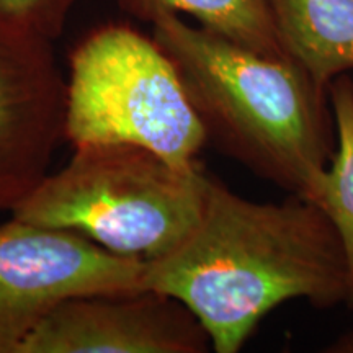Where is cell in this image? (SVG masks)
<instances>
[{
	"instance_id": "cell-1",
	"label": "cell",
	"mask_w": 353,
	"mask_h": 353,
	"mask_svg": "<svg viewBox=\"0 0 353 353\" xmlns=\"http://www.w3.org/2000/svg\"><path fill=\"white\" fill-rule=\"evenodd\" d=\"M143 288L175 298L208 334L211 350L237 353L268 312L291 299L319 309L347 303L337 232L314 201H254L208 175L196 223L144 260Z\"/></svg>"
},
{
	"instance_id": "cell-3",
	"label": "cell",
	"mask_w": 353,
	"mask_h": 353,
	"mask_svg": "<svg viewBox=\"0 0 353 353\" xmlns=\"http://www.w3.org/2000/svg\"><path fill=\"white\" fill-rule=\"evenodd\" d=\"M208 172L182 169L136 144L76 145L69 164L12 211L13 218L81 232L110 252L151 260L196 223Z\"/></svg>"
},
{
	"instance_id": "cell-5",
	"label": "cell",
	"mask_w": 353,
	"mask_h": 353,
	"mask_svg": "<svg viewBox=\"0 0 353 353\" xmlns=\"http://www.w3.org/2000/svg\"><path fill=\"white\" fill-rule=\"evenodd\" d=\"M144 260L123 257L81 232L12 218L0 226V353H19L65 299L143 288Z\"/></svg>"
},
{
	"instance_id": "cell-4",
	"label": "cell",
	"mask_w": 353,
	"mask_h": 353,
	"mask_svg": "<svg viewBox=\"0 0 353 353\" xmlns=\"http://www.w3.org/2000/svg\"><path fill=\"white\" fill-rule=\"evenodd\" d=\"M64 134L74 148L141 145L182 169L200 164L206 143L175 65L152 38L125 25L97 30L70 54Z\"/></svg>"
},
{
	"instance_id": "cell-6",
	"label": "cell",
	"mask_w": 353,
	"mask_h": 353,
	"mask_svg": "<svg viewBox=\"0 0 353 353\" xmlns=\"http://www.w3.org/2000/svg\"><path fill=\"white\" fill-rule=\"evenodd\" d=\"M65 90L51 39L0 17V211L48 175L65 138Z\"/></svg>"
},
{
	"instance_id": "cell-8",
	"label": "cell",
	"mask_w": 353,
	"mask_h": 353,
	"mask_svg": "<svg viewBox=\"0 0 353 353\" xmlns=\"http://www.w3.org/2000/svg\"><path fill=\"white\" fill-rule=\"evenodd\" d=\"M286 57L317 88L353 69V0H268Z\"/></svg>"
},
{
	"instance_id": "cell-11",
	"label": "cell",
	"mask_w": 353,
	"mask_h": 353,
	"mask_svg": "<svg viewBox=\"0 0 353 353\" xmlns=\"http://www.w3.org/2000/svg\"><path fill=\"white\" fill-rule=\"evenodd\" d=\"M72 6L74 0H0V17L54 41Z\"/></svg>"
},
{
	"instance_id": "cell-9",
	"label": "cell",
	"mask_w": 353,
	"mask_h": 353,
	"mask_svg": "<svg viewBox=\"0 0 353 353\" xmlns=\"http://www.w3.org/2000/svg\"><path fill=\"white\" fill-rule=\"evenodd\" d=\"M126 13L151 21L164 13H185L201 28L247 50L286 57L278 39L268 0H117Z\"/></svg>"
},
{
	"instance_id": "cell-7",
	"label": "cell",
	"mask_w": 353,
	"mask_h": 353,
	"mask_svg": "<svg viewBox=\"0 0 353 353\" xmlns=\"http://www.w3.org/2000/svg\"><path fill=\"white\" fill-rule=\"evenodd\" d=\"M200 321L175 298L152 290L74 296L52 309L19 353H205Z\"/></svg>"
},
{
	"instance_id": "cell-10",
	"label": "cell",
	"mask_w": 353,
	"mask_h": 353,
	"mask_svg": "<svg viewBox=\"0 0 353 353\" xmlns=\"http://www.w3.org/2000/svg\"><path fill=\"white\" fill-rule=\"evenodd\" d=\"M337 145L332 161L319 176L307 200L327 214L341 241L347 265L348 298L353 307V81L339 76L329 85Z\"/></svg>"
},
{
	"instance_id": "cell-2",
	"label": "cell",
	"mask_w": 353,
	"mask_h": 353,
	"mask_svg": "<svg viewBox=\"0 0 353 353\" xmlns=\"http://www.w3.org/2000/svg\"><path fill=\"white\" fill-rule=\"evenodd\" d=\"M151 25L206 141L291 195H311L337 145L329 92L290 57L250 51L175 13Z\"/></svg>"
}]
</instances>
